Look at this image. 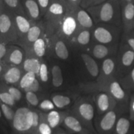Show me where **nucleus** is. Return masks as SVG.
Listing matches in <instances>:
<instances>
[{"label":"nucleus","instance_id":"obj_16","mask_svg":"<svg viewBox=\"0 0 134 134\" xmlns=\"http://www.w3.org/2000/svg\"><path fill=\"white\" fill-rule=\"evenodd\" d=\"M61 126L70 134L93 133L90 130H89L82 124V122L72 113L66 114L63 119Z\"/></svg>","mask_w":134,"mask_h":134},{"label":"nucleus","instance_id":"obj_49","mask_svg":"<svg viewBox=\"0 0 134 134\" xmlns=\"http://www.w3.org/2000/svg\"><path fill=\"white\" fill-rule=\"evenodd\" d=\"M6 67H7V65L5 64L3 62H0V76L3 74Z\"/></svg>","mask_w":134,"mask_h":134},{"label":"nucleus","instance_id":"obj_8","mask_svg":"<svg viewBox=\"0 0 134 134\" xmlns=\"http://www.w3.org/2000/svg\"><path fill=\"white\" fill-rule=\"evenodd\" d=\"M0 36L8 44H18L19 41L12 13L4 8L0 13Z\"/></svg>","mask_w":134,"mask_h":134},{"label":"nucleus","instance_id":"obj_51","mask_svg":"<svg viewBox=\"0 0 134 134\" xmlns=\"http://www.w3.org/2000/svg\"><path fill=\"white\" fill-rule=\"evenodd\" d=\"M3 8H4V7H3V6H1V4H0V13H1V11H2V10H3Z\"/></svg>","mask_w":134,"mask_h":134},{"label":"nucleus","instance_id":"obj_9","mask_svg":"<svg viewBox=\"0 0 134 134\" xmlns=\"http://www.w3.org/2000/svg\"><path fill=\"white\" fill-rule=\"evenodd\" d=\"M116 58V78L124 76L134 67V51L127 43L122 45L118 49Z\"/></svg>","mask_w":134,"mask_h":134},{"label":"nucleus","instance_id":"obj_26","mask_svg":"<svg viewBox=\"0 0 134 134\" xmlns=\"http://www.w3.org/2000/svg\"><path fill=\"white\" fill-rule=\"evenodd\" d=\"M42 59L31 55H26L22 68L25 72H33L38 76L40 67L42 63Z\"/></svg>","mask_w":134,"mask_h":134},{"label":"nucleus","instance_id":"obj_35","mask_svg":"<svg viewBox=\"0 0 134 134\" xmlns=\"http://www.w3.org/2000/svg\"><path fill=\"white\" fill-rule=\"evenodd\" d=\"M0 88L7 91L13 96L16 103L21 100L23 94H22L21 90L19 88H16L14 86L6 85V84L1 83V82H0Z\"/></svg>","mask_w":134,"mask_h":134},{"label":"nucleus","instance_id":"obj_52","mask_svg":"<svg viewBox=\"0 0 134 134\" xmlns=\"http://www.w3.org/2000/svg\"><path fill=\"white\" fill-rule=\"evenodd\" d=\"M0 4L1 5V6H3V0H0ZM4 7V6H3Z\"/></svg>","mask_w":134,"mask_h":134},{"label":"nucleus","instance_id":"obj_46","mask_svg":"<svg viewBox=\"0 0 134 134\" xmlns=\"http://www.w3.org/2000/svg\"><path fill=\"white\" fill-rule=\"evenodd\" d=\"M125 42L134 51V36L132 34L125 35Z\"/></svg>","mask_w":134,"mask_h":134},{"label":"nucleus","instance_id":"obj_1","mask_svg":"<svg viewBox=\"0 0 134 134\" xmlns=\"http://www.w3.org/2000/svg\"><path fill=\"white\" fill-rule=\"evenodd\" d=\"M80 87L82 91L88 93L105 92L113 97L119 104L129 106L130 95L123 88L117 78L104 81L82 83Z\"/></svg>","mask_w":134,"mask_h":134},{"label":"nucleus","instance_id":"obj_19","mask_svg":"<svg viewBox=\"0 0 134 134\" xmlns=\"http://www.w3.org/2000/svg\"><path fill=\"white\" fill-rule=\"evenodd\" d=\"M50 45V37L46 34L34 42L29 50L26 52V55H31L42 59L46 55L47 48Z\"/></svg>","mask_w":134,"mask_h":134},{"label":"nucleus","instance_id":"obj_27","mask_svg":"<svg viewBox=\"0 0 134 134\" xmlns=\"http://www.w3.org/2000/svg\"><path fill=\"white\" fill-rule=\"evenodd\" d=\"M129 117L123 114L120 115L115 124L113 134H133L131 130V124Z\"/></svg>","mask_w":134,"mask_h":134},{"label":"nucleus","instance_id":"obj_14","mask_svg":"<svg viewBox=\"0 0 134 134\" xmlns=\"http://www.w3.org/2000/svg\"><path fill=\"white\" fill-rule=\"evenodd\" d=\"M26 58V52L24 48L17 44H9L7 53L3 62L7 66L22 67Z\"/></svg>","mask_w":134,"mask_h":134},{"label":"nucleus","instance_id":"obj_31","mask_svg":"<svg viewBox=\"0 0 134 134\" xmlns=\"http://www.w3.org/2000/svg\"><path fill=\"white\" fill-rule=\"evenodd\" d=\"M52 83L55 88H59L63 83V77L61 68L55 65L52 68Z\"/></svg>","mask_w":134,"mask_h":134},{"label":"nucleus","instance_id":"obj_11","mask_svg":"<svg viewBox=\"0 0 134 134\" xmlns=\"http://www.w3.org/2000/svg\"><path fill=\"white\" fill-rule=\"evenodd\" d=\"M45 34H46V28L42 19L34 22L26 36L20 40L17 45H19L24 48L25 52H27L31 47L35 41Z\"/></svg>","mask_w":134,"mask_h":134},{"label":"nucleus","instance_id":"obj_42","mask_svg":"<svg viewBox=\"0 0 134 134\" xmlns=\"http://www.w3.org/2000/svg\"><path fill=\"white\" fill-rule=\"evenodd\" d=\"M129 118L130 120L134 121V93L130 95L129 102Z\"/></svg>","mask_w":134,"mask_h":134},{"label":"nucleus","instance_id":"obj_47","mask_svg":"<svg viewBox=\"0 0 134 134\" xmlns=\"http://www.w3.org/2000/svg\"><path fill=\"white\" fill-rule=\"evenodd\" d=\"M70 8H75L80 6L82 0H63Z\"/></svg>","mask_w":134,"mask_h":134},{"label":"nucleus","instance_id":"obj_17","mask_svg":"<svg viewBox=\"0 0 134 134\" xmlns=\"http://www.w3.org/2000/svg\"><path fill=\"white\" fill-rule=\"evenodd\" d=\"M117 63L115 56L109 57L103 60L100 68L99 74L96 81H104L116 78Z\"/></svg>","mask_w":134,"mask_h":134},{"label":"nucleus","instance_id":"obj_38","mask_svg":"<svg viewBox=\"0 0 134 134\" xmlns=\"http://www.w3.org/2000/svg\"><path fill=\"white\" fill-rule=\"evenodd\" d=\"M38 77L41 81L46 83L48 80V70L46 63L42 61L40 67L39 72H38Z\"/></svg>","mask_w":134,"mask_h":134},{"label":"nucleus","instance_id":"obj_32","mask_svg":"<svg viewBox=\"0 0 134 134\" xmlns=\"http://www.w3.org/2000/svg\"><path fill=\"white\" fill-rule=\"evenodd\" d=\"M37 78V75L33 72H25L18 83L20 90H24L30 86Z\"/></svg>","mask_w":134,"mask_h":134},{"label":"nucleus","instance_id":"obj_24","mask_svg":"<svg viewBox=\"0 0 134 134\" xmlns=\"http://www.w3.org/2000/svg\"><path fill=\"white\" fill-rule=\"evenodd\" d=\"M92 41V30L80 29L69 43L80 48H87Z\"/></svg>","mask_w":134,"mask_h":134},{"label":"nucleus","instance_id":"obj_20","mask_svg":"<svg viewBox=\"0 0 134 134\" xmlns=\"http://www.w3.org/2000/svg\"><path fill=\"white\" fill-rule=\"evenodd\" d=\"M12 14L19 41L26 36L34 22L32 21L25 13H12Z\"/></svg>","mask_w":134,"mask_h":134},{"label":"nucleus","instance_id":"obj_10","mask_svg":"<svg viewBox=\"0 0 134 134\" xmlns=\"http://www.w3.org/2000/svg\"><path fill=\"white\" fill-rule=\"evenodd\" d=\"M80 29V27L73 14V8H70L55 35L62 38L67 43H69Z\"/></svg>","mask_w":134,"mask_h":134},{"label":"nucleus","instance_id":"obj_18","mask_svg":"<svg viewBox=\"0 0 134 134\" xmlns=\"http://www.w3.org/2000/svg\"><path fill=\"white\" fill-rule=\"evenodd\" d=\"M24 71L21 66H7L0 76V82L8 85H18Z\"/></svg>","mask_w":134,"mask_h":134},{"label":"nucleus","instance_id":"obj_56","mask_svg":"<svg viewBox=\"0 0 134 134\" xmlns=\"http://www.w3.org/2000/svg\"><path fill=\"white\" fill-rule=\"evenodd\" d=\"M133 4H134V0H133Z\"/></svg>","mask_w":134,"mask_h":134},{"label":"nucleus","instance_id":"obj_30","mask_svg":"<svg viewBox=\"0 0 134 134\" xmlns=\"http://www.w3.org/2000/svg\"><path fill=\"white\" fill-rule=\"evenodd\" d=\"M5 9L11 13H24L21 0H3Z\"/></svg>","mask_w":134,"mask_h":134},{"label":"nucleus","instance_id":"obj_41","mask_svg":"<svg viewBox=\"0 0 134 134\" xmlns=\"http://www.w3.org/2000/svg\"><path fill=\"white\" fill-rule=\"evenodd\" d=\"M38 107L43 111L50 112L55 109V105L52 100L49 99H44L38 104Z\"/></svg>","mask_w":134,"mask_h":134},{"label":"nucleus","instance_id":"obj_4","mask_svg":"<svg viewBox=\"0 0 134 134\" xmlns=\"http://www.w3.org/2000/svg\"><path fill=\"white\" fill-rule=\"evenodd\" d=\"M69 8L63 0H51L42 18L46 34L48 37H51L56 34Z\"/></svg>","mask_w":134,"mask_h":134},{"label":"nucleus","instance_id":"obj_33","mask_svg":"<svg viewBox=\"0 0 134 134\" xmlns=\"http://www.w3.org/2000/svg\"><path fill=\"white\" fill-rule=\"evenodd\" d=\"M52 100L55 106L58 109H63L68 106L71 103L70 97L62 94H55L52 97Z\"/></svg>","mask_w":134,"mask_h":134},{"label":"nucleus","instance_id":"obj_43","mask_svg":"<svg viewBox=\"0 0 134 134\" xmlns=\"http://www.w3.org/2000/svg\"><path fill=\"white\" fill-rule=\"evenodd\" d=\"M38 5H39V7L41 8V11L42 13V15L43 16H44L45 13L47 11V9L49 6L50 2H51V0H37Z\"/></svg>","mask_w":134,"mask_h":134},{"label":"nucleus","instance_id":"obj_53","mask_svg":"<svg viewBox=\"0 0 134 134\" xmlns=\"http://www.w3.org/2000/svg\"><path fill=\"white\" fill-rule=\"evenodd\" d=\"M131 34H133V36H134V29H133V32H132Z\"/></svg>","mask_w":134,"mask_h":134},{"label":"nucleus","instance_id":"obj_37","mask_svg":"<svg viewBox=\"0 0 134 134\" xmlns=\"http://www.w3.org/2000/svg\"><path fill=\"white\" fill-rule=\"evenodd\" d=\"M0 101L11 107L14 106L16 103L13 96L7 91L1 88H0Z\"/></svg>","mask_w":134,"mask_h":134},{"label":"nucleus","instance_id":"obj_5","mask_svg":"<svg viewBox=\"0 0 134 134\" xmlns=\"http://www.w3.org/2000/svg\"><path fill=\"white\" fill-rule=\"evenodd\" d=\"M95 108L93 99L89 97L81 98L75 102L72 109V114L94 134H97L94 126Z\"/></svg>","mask_w":134,"mask_h":134},{"label":"nucleus","instance_id":"obj_50","mask_svg":"<svg viewBox=\"0 0 134 134\" xmlns=\"http://www.w3.org/2000/svg\"><path fill=\"white\" fill-rule=\"evenodd\" d=\"M3 114H2V112H1V108H0V119H1L3 117Z\"/></svg>","mask_w":134,"mask_h":134},{"label":"nucleus","instance_id":"obj_6","mask_svg":"<svg viewBox=\"0 0 134 134\" xmlns=\"http://www.w3.org/2000/svg\"><path fill=\"white\" fill-rule=\"evenodd\" d=\"M127 107L118 104L113 109L99 115L94 121V126L97 134H113L117 120L123 114Z\"/></svg>","mask_w":134,"mask_h":134},{"label":"nucleus","instance_id":"obj_3","mask_svg":"<svg viewBox=\"0 0 134 134\" xmlns=\"http://www.w3.org/2000/svg\"><path fill=\"white\" fill-rule=\"evenodd\" d=\"M40 114L26 107L16 110L11 124L13 134H37Z\"/></svg>","mask_w":134,"mask_h":134},{"label":"nucleus","instance_id":"obj_23","mask_svg":"<svg viewBox=\"0 0 134 134\" xmlns=\"http://www.w3.org/2000/svg\"><path fill=\"white\" fill-rule=\"evenodd\" d=\"M25 14L32 21L37 22L42 19V15L37 0H21Z\"/></svg>","mask_w":134,"mask_h":134},{"label":"nucleus","instance_id":"obj_29","mask_svg":"<svg viewBox=\"0 0 134 134\" xmlns=\"http://www.w3.org/2000/svg\"><path fill=\"white\" fill-rule=\"evenodd\" d=\"M118 80L129 94L134 93V67L124 76L118 78Z\"/></svg>","mask_w":134,"mask_h":134},{"label":"nucleus","instance_id":"obj_2","mask_svg":"<svg viewBox=\"0 0 134 134\" xmlns=\"http://www.w3.org/2000/svg\"><path fill=\"white\" fill-rule=\"evenodd\" d=\"M95 24H108L119 27L122 24L120 0H107L86 9Z\"/></svg>","mask_w":134,"mask_h":134},{"label":"nucleus","instance_id":"obj_40","mask_svg":"<svg viewBox=\"0 0 134 134\" xmlns=\"http://www.w3.org/2000/svg\"><path fill=\"white\" fill-rule=\"evenodd\" d=\"M105 1L107 0H82L80 6L84 9H87L90 8L101 4Z\"/></svg>","mask_w":134,"mask_h":134},{"label":"nucleus","instance_id":"obj_7","mask_svg":"<svg viewBox=\"0 0 134 134\" xmlns=\"http://www.w3.org/2000/svg\"><path fill=\"white\" fill-rule=\"evenodd\" d=\"M119 38V27L108 24H96L92 29V41L106 45L117 44Z\"/></svg>","mask_w":134,"mask_h":134},{"label":"nucleus","instance_id":"obj_39","mask_svg":"<svg viewBox=\"0 0 134 134\" xmlns=\"http://www.w3.org/2000/svg\"><path fill=\"white\" fill-rule=\"evenodd\" d=\"M26 99L27 102L32 106H37L39 104V100L36 93L26 92Z\"/></svg>","mask_w":134,"mask_h":134},{"label":"nucleus","instance_id":"obj_45","mask_svg":"<svg viewBox=\"0 0 134 134\" xmlns=\"http://www.w3.org/2000/svg\"><path fill=\"white\" fill-rule=\"evenodd\" d=\"M40 88V84L38 80L37 79L34 80V81L31 84L30 86H29L27 88H26L24 90V91L26 92H33V93H36L39 90Z\"/></svg>","mask_w":134,"mask_h":134},{"label":"nucleus","instance_id":"obj_55","mask_svg":"<svg viewBox=\"0 0 134 134\" xmlns=\"http://www.w3.org/2000/svg\"><path fill=\"white\" fill-rule=\"evenodd\" d=\"M0 41H1V36H0Z\"/></svg>","mask_w":134,"mask_h":134},{"label":"nucleus","instance_id":"obj_54","mask_svg":"<svg viewBox=\"0 0 134 134\" xmlns=\"http://www.w3.org/2000/svg\"><path fill=\"white\" fill-rule=\"evenodd\" d=\"M75 134H85V133H75ZM91 134H93V133H91Z\"/></svg>","mask_w":134,"mask_h":134},{"label":"nucleus","instance_id":"obj_57","mask_svg":"<svg viewBox=\"0 0 134 134\" xmlns=\"http://www.w3.org/2000/svg\"><path fill=\"white\" fill-rule=\"evenodd\" d=\"M133 134H134V132H133Z\"/></svg>","mask_w":134,"mask_h":134},{"label":"nucleus","instance_id":"obj_12","mask_svg":"<svg viewBox=\"0 0 134 134\" xmlns=\"http://www.w3.org/2000/svg\"><path fill=\"white\" fill-rule=\"evenodd\" d=\"M122 24L124 34H129L134 29V4L133 0H120Z\"/></svg>","mask_w":134,"mask_h":134},{"label":"nucleus","instance_id":"obj_15","mask_svg":"<svg viewBox=\"0 0 134 134\" xmlns=\"http://www.w3.org/2000/svg\"><path fill=\"white\" fill-rule=\"evenodd\" d=\"M94 101L98 115L113 109L119 104L113 97L105 92H98L94 93Z\"/></svg>","mask_w":134,"mask_h":134},{"label":"nucleus","instance_id":"obj_36","mask_svg":"<svg viewBox=\"0 0 134 134\" xmlns=\"http://www.w3.org/2000/svg\"><path fill=\"white\" fill-rule=\"evenodd\" d=\"M0 108H1V112H2L3 117L11 125L14 117L16 110L13 109V107L6 104L2 103L1 101H0Z\"/></svg>","mask_w":134,"mask_h":134},{"label":"nucleus","instance_id":"obj_44","mask_svg":"<svg viewBox=\"0 0 134 134\" xmlns=\"http://www.w3.org/2000/svg\"><path fill=\"white\" fill-rule=\"evenodd\" d=\"M9 44L5 42L0 41V62H3L7 53Z\"/></svg>","mask_w":134,"mask_h":134},{"label":"nucleus","instance_id":"obj_25","mask_svg":"<svg viewBox=\"0 0 134 134\" xmlns=\"http://www.w3.org/2000/svg\"><path fill=\"white\" fill-rule=\"evenodd\" d=\"M80 56L90 75L93 78H98L100 68L95 58L88 53H82Z\"/></svg>","mask_w":134,"mask_h":134},{"label":"nucleus","instance_id":"obj_48","mask_svg":"<svg viewBox=\"0 0 134 134\" xmlns=\"http://www.w3.org/2000/svg\"><path fill=\"white\" fill-rule=\"evenodd\" d=\"M52 134H70L67 131H64L61 129H59V127L53 130Z\"/></svg>","mask_w":134,"mask_h":134},{"label":"nucleus","instance_id":"obj_22","mask_svg":"<svg viewBox=\"0 0 134 134\" xmlns=\"http://www.w3.org/2000/svg\"><path fill=\"white\" fill-rule=\"evenodd\" d=\"M66 42L57 35L50 37V46L57 57L65 60L69 57V50Z\"/></svg>","mask_w":134,"mask_h":134},{"label":"nucleus","instance_id":"obj_28","mask_svg":"<svg viewBox=\"0 0 134 134\" xmlns=\"http://www.w3.org/2000/svg\"><path fill=\"white\" fill-rule=\"evenodd\" d=\"M67 113L52 110L46 114V119L48 124L53 130L61 126L63 119Z\"/></svg>","mask_w":134,"mask_h":134},{"label":"nucleus","instance_id":"obj_13","mask_svg":"<svg viewBox=\"0 0 134 134\" xmlns=\"http://www.w3.org/2000/svg\"><path fill=\"white\" fill-rule=\"evenodd\" d=\"M86 49L95 59L104 60L109 57L115 56L117 52V44L106 45L93 42Z\"/></svg>","mask_w":134,"mask_h":134},{"label":"nucleus","instance_id":"obj_21","mask_svg":"<svg viewBox=\"0 0 134 134\" xmlns=\"http://www.w3.org/2000/svg\"><path fill=\"white\" fill-rule=\"evenodd\" d=\"M73 14L76 18L80 29L92 30L95 26L93 18L86 9L81 6L73 8Z\"/></svg>","mask_w":134,"mask_h":134},{"label":"nucleus","instance_id":"obj_34","mask_svg":"<svg viewBox=\"0 0 134 134\" xmlns=\"http://www.w3.org/2000/svg\"><path fill=\"white\" fill-rule=\"evenodd\" d=\"M53 129L48 124L46 114H40V122L37 128V134H52Z\"/></svg>","mask_w":134,"mask_h":134}]
</instances>
